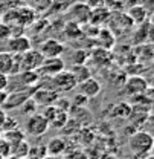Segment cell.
<instances>
[{
  "instance_id": "ffe728a7",
  "label": "cell",
  "mask_w": 154,
  "mask_h": 159,
  "mask_svg": "<svg viewBox=\"0 0 154 159\" xmlns=\"http://www.w3.org/2000/svg\"><path fill=\"white\" fill-rule=\"evenodd\" d=\"M17 75H19L20 81L24 86H34V84L38 83V80H40V74L37 70H23V72H20Z\"/></svg>"
},
{
  "instance_id": "4fadbf2b",
  "label": "cell",
  "mask_w": 154,
  "mask_h": 159,
  "mask_svg": "<svg viewBox=\"0 0 154 159\" xmlns=\"http://www.w3.org/2000/svg\"><path fill=\"white\" fill-rule=\"evenodd\" d=\"M14 11H15V20H17V25L20 26H29V25H32L34 21H35V16H37V12L35 11H32L29 6H17V8H14Z\"/></svg>"
},
{
  "instance_id": "9a60e30c",
  "label": "cell",
  "mask_w": 154,
  "mask_h": 159,
  "mask_svg": "<svg viewBox=\"0 0 154 159\" xmlns=\"http://www.w3.org/2000/svg\"><path fill=\"white\" fill-rule=\"evenodd\" d=\"M127 16L131 19V21L134 25H142L147 21V17H148V11L143 5H133L127 9Z\"/></svg>"
},
{
  "instance_id": "4dcf8cb0",
  "label": "cell",
  "mask_w": 154,
  "mask_h": 159,
  "mask_svg": "<svg viewBox=\"0 0 154 159\" xmlns=\"http://www.w3.org/2000/svg\"><path fill=\"white\" fill-rule=\"evenodd\" d=\"M5 118H6V113H5V110L0 107V129H2V124H3Z\"/></svg>"
},
{
  "instance_id": "6da1fadb",
  "label": "cell",
  "mask_w": 154,
  "mask_h": 159,
  "mask_svg": "<svg viewBox=\"0 0 154 159\" xmlns=\"http://www.w3.org/2000/svg\"><path fill=\"white\" fill-rule=\"evenodd\" d=\"M153 135L145 130L134 132L133 135H130V138L127 141V148L133 159H143L150 156L153 152Z\"/></svg>"
},
{
  "instance_id": "603a6c76",
  "label": "cell",
  "mask_w": 154,
  "mask_h": 159,
  "mask_svg": "<svg viewBox=\"0 0 154 159\" xmlns=\"http://www.w3.org/2000/svg\"><path fill=\"white\" fill-rule=\"evenodd\" d=\"M20 109L23 110V113H24V115H28V116H29V115H32V113H35V112H37L38 106L35 104V101H34L32 98H28L23 104H21V106H20Z\"/></svg>"
},
{
  "instance_id": "e0dca14e",
  "label": "cell",
  "mask_w": 154,
  "mask_h": 159,
  "mask_svg": "<svg viewBox=\"0 0 154 159\" xmlns=\"http://www.w3.org/2000/svg\"><path fill=\"white\" fill-rule=\"evenodd\" d=\"M29 150H31V144L26 139H23L17 144L11 145V156L17 159H26L29 155Z\"/></svg>"
},
{
  "instance_id": "8d00e7d4",
  "label": "cell",
  "mask_w": 154,
  "mask_h": 159,
  "mask_svg": "<svg viewBox=\"0 0 154 159\" xmlns=\"http://www.w3.org/2000/svg\"><path fill=\"white\" fill-rule=\"evenodd\" d=\"M128 159H133V158H128Z\"/></svg>"
},
{
  "instance_id": "52a82bcc",
  "label": "cell",
  "mask_w": 154,
  "mask_h": 159,
  "mask_svg": "<svg viewBox=\"0 0 154 159\" xmlns=\"http://www.w3.org/2000/svg\"><path fill=\"white\" fill-rule=\"evenodd\" d=\"M31 98L35 101V104L38 107H44V106H55V102L59 98V93L49 89V87H38L37 90L32 92Z\"/></svg>"
},
{
  "instance_id": "d6986e66",
  "label": "cell",
  "mask_w": 154,
  "mask_h": 159,
  "mask_svg": "<svg viewBox=\"0 0 154 159\" xmlns=\"http://www.w3.org/2000/svg\"><path fill=\"white\" fill-rule=\"evenodd\" d=\"M52 3L54 0H26V6H29L35 12H47Z\"/></svg>"
},
{
  "instance_id": "484cf974",
  "label": "cell",
  "mask_w": 154,
  "mask_h": 159,
  "mask_svg": "<svg viewBox=\"0 0 154 159\" xmlns=\"http://www.w3.org/2000/svg\"><path fill=\"white\" fill-rule=\"evenodd\" d=\"M57 112H58V109L55 107V106H44V109H43L41 115L47 119V122H51V121L54 119V116L57 115Z\"/></svg>"
},
{
  "instance_id": "5b68a950",
  "label": "cell",
  "mask_w": 154,
  "mask_h": 159,
  "mask_svg": "<svg viewBox=\"0 0 154 159\" xmlns=\"http://www.w3.org/2000/svg\"><path fill=\"white\" fill-rule=\"evenodd\" d=\"M148 90H150L148 81L143 77H139V75H133V77L127 78L124 83V93L128 95V97L140 95V93H145Z\"/></svg>"
},
{
  "instance_id": "f546056e",
  "label": "cell",
  "mask_w": 154,
  "mask_h": 159,
  "mask_svg": "<svg viewBox=\"0 0 154 159\" xmlns=\"http://www.w3.org/2000/svg\"><path fill=\"white\" fill-rule=\"evenodd\" d=\"M6 97H8V92H6V90H2V92H0V107L3 106V102H5Z\"/></svg>"
},
{
  "instance_id": "ba28073f",
  "label": "cell",
  "mask_w": 154,
  "mask_h": 159,
  "mask_svg": "<svg viewBox=\"0 0 154 159\" xmlns=\"http://www.w3.org/2000/svg\"><path fill=\"white\" fill-rule=\"evenodd\" d=\"M29 49H32V43H31V40L28 37H24V35H17V37L8 39L6 52H9V54L21 55V54L28 52Z\"/></svg>"
},
{
  "instance_id": "8fae6325",
  "label": "cell",
  "mask_w": 154,
  "mask_h": 159,
  "mask_svg": "<svg viewBox=\"0 0 154 159\" xmlns=\"http://www.w3.org/2000/svg\"><path fill=\"white\" fill-rule=\"evenodd\" d=\"M31 95H32V90H14L12 93H8V97L5 99L2 109H3V110L19 109L26 99L31 98Z\"/></svg>"
},
{
  "instance_id": "836d02e7",
  "label": "cell",
  "mask_w": 154,
  "mask_h": 159,
  "mask_svg": "<svg viewBox=\"0 0 154 159\" xmlns=\"http://www.w3.org/2000/svg\"><path fill=\"white\" fill-rule=\"evenodd\" d=\"M143 159H154V158H153V155H150V156H147V158H143Z\"/></svg>"
},
{
  "instance_id": "d590c367",
  "label": "cell",
  "mask_w": 154,
  "mask_h": 159,
  "mask_svg": "<svg viewBox=\"0 0 154 159\" xmlns=\"http://www.w3.org/2000/svg\"><path fill=\"white\" fill-rule=\"evenodd\" d=\"M66 159H70V158H66Z\"/></svg>"
},
{
  "instance_id": "9c48e42d",
  "label": "cell",
  "mask_w": 154,
  "mask_h": 159,
  "mask_svg": "<svg viewBox=\"0 0 154 159\" xmlns=\"http://www.w3.org/2000/svg\"><path fill=\"white\" fill-rule=\"evenodd\" d=\"M66 67H64V61L61 57H54V58H44L43 60V63H41V66L38 67V74L41 75H44V77H54V75H57L58 72H61V70H64Z\"/></svg>"
},
{
  "instance_id": "5bb4252c",
  "label": "cell",
  "mask_w": 154,
  "mask_h": 159,
  "mask_svg": "<svg viewBox=\"0 0 154 159\" xmlns=\"http://www.w3.org/2000/svg\"><path fill=\"white\" fill-rule=\"evenodd\" d=\"M110 16H112V12L108 9H105L104 6L93 8L92 12H90V21H89V25H95V26L101 28V26H104V25L108 23Z\"/></svg>"
},
{
  "instance_id": "44dd1931",
  "label": "cell",
  "mask_w": 154,
  "mask_h": 159,
  "mask_svg": "<svg viewBox=\"0 0 154 159\" xmlns=\"http://www.w3.org/2000/svg\"><path fill=\"white\" fill-rule=\"evenodd\" d=\"M2 136L6 139L11 145H14V144H17L20 141H23V139H26V135H24V132L23 130H20L19 129H14V130H8V132H3L2 133Z\"/></svg>"
},
{
  "instance_id": "8992f818",
  "label": "cell",
  "mask_w": 154,
  "mask_h": 159,
  "mask_svg": "<svg viewBox=\"0 0 154 159\" xmlns=\"http://www.w3.org/2000/svg\"><path fill=\"white\" fill-rule=\"evenodd\" d=\"M44 57L37 49H29L28 52L20 55V72L23 70H38Z\"/></svg>"
},
{
  "instance_id": "d4e9b609",
  "label": "cell",
  "mask_w": 154,
  "mask_h": 159,
  "mask_svg": "<svg viewBox=\"0 0 154 159\" xmlns=\"http://www.w3.org/2000/svg\"><path fill=\"white\" fill-rule=\"evenodd\" d=\"M0 156H3L5 159L11 158V144L3 136H0Z\"/></svg>"
},
{
  "instance_id": "30bf717a",
  "label": "cell",
  "mask_w": 154,
  "mask_h": 159,
  "mask_svg": "<svg viewBox=\"0 0 154 159\" xmlns=\"http://www.w3.org/2000/svg\"><path fill=\"white\" fill-rule=\"evenodd\" d=\"M40 54L44 58H54V57H61L64 52V44L55 39H47L40 44Z\"/></svg>"
},
{
  "instance_id": "4316f807",
  "label": "cell",
  "mask_w": 154,
  "mask_h": 159,
  "mask_svg": "<svg viewBox=\"0 0 154 159\" xmlns=\"http://www.w3.org/2000/svg\"><path fill=\"white\" fill-rule=\"evenodd\" d=\"M87 58V54L84 52V51H77L75 52V55H73V61H75V64H84V61Z\"/></svg>"
},
{
  "instance_id": "d6a6232c",
  "label": "cell",
  "mask_w": 154,
  "mask_h": 159,
  "mask_svg": "<svg viewBox=\"0 0 154 159\" xmlns=\"http://www.w3.org/2000/svg\"><path fill=\"white\" fill-rule=\"evenodd\" d=\"M75 2H81V3H87L89 0H75Z\"/></svg>"
},
{
  "instance_id": "277c9868",
  "label": "cell",
  "mask_w": 154,
  "mask_h": 159,
  "mask_svg": "<svg viewBox=\"0 0 154 159\" xmlns=\"http://www.w3.org/2000/svg\"><path fill=\"white\" fill-rule=\"evenodd\" d=\"M67 12H69V16H70L72 21H73V23H77L78 26H81V25H89L92 8H90L87 3L75 2L73 5H70V6H69Z\"/></svg>"
},
{
  "instance_id": "3957f363",
  "label": "cell",
  "mask_w": 154,
  "mask_h": 159,
  "mask_svg": "<svg viewBox=\"0 0 154 159\" xmlns=\"http://www.w3.org/2000/svg\"><path fill=\"white\" fill-rule=\"evenodd\" d=\"M49 129V122L47 119L44 118L41 113H32L29 115L26 122H24V135H29V136H43Z\"/></svg>"
},
{
  "instance_id": "83f0119b",
  "label": "cell",
  "mask_w": 154,
  "mask_h": 159,
  "mask_svg": "<svg viewBox=\"0 0 154 159\" xmlns=\"http://www.w3.org/2000/svg\"><path fill=\"white\" fill-rule=\"evenodd\" d=\"M8 86H9V78H8V75L0 72V92H2V90H6Z\"/></svg>"
},
{
  "instance_id": "2e32d148",
  "label": "cell",
  "mask_w": 154,
  "mask_h": 159,
  "mask_svg": "<svg viewBox=\"0 0 154 159\" xmlns=\"http://www.w3.org/2000/svg\"><path fill=\"white\" fill-rule=\"evenodd\" d=\"M44 147H46V153L51 155V156H55V158L63 155L66 152V148H67L66 141L63 138H52L47 142V145H44Z\"/></svg>"
},
{
  "instance_id": "ac0fdd59",
  "label": "cell",
  "mask_w": 154,
  "mask_h": 159,
  "mask_svg": "<svg viewBox=\"0 0 154 159\" xmlns=\"http://www.w3.org/2000/svg\"><path fill=\"white\" fill-rule=\"evenodd\" d=\"M70 74L73 75V78L77 81V84L86 81V80L92 78V70L86 66V64H73L70 69Z\"/></svg>"
},
{
  "instance_id": "74e56055",
  "label": "cell",
  "mask_w": 154,
  "mask_h": 159,
  "mask_svg": "<svg viewBox=\"0 0 154 159\" xmlns=\"http://www.w3.org/2000/svg\"><path fill=\"white\" fill-rule=\"evenodd\" d=\"M0 20H2V17H0Z\"/></svg>"
},
{
  "instance_id": "7402d4cb",
  "label": "cell",
  "mask_w": 154,
  "mask_h": 159,
  "mask_svg": "<svg viewBox=\"0 0 154 159\" xmlns=\"http://www.w3.org/2000/svg\"><path fill=\"white\" fill-rule=\"evenodd\" d=\"M67 119H69V113L64 112V110H59V109H58L57 115H55L54 119L49 122V125H52V127H55V129H61V127L66 125Z\"/></svg>"
},
{
  "instance_id": "f1b7e54d",
  "label": "cell",
  "mask_w": 154,
  "mask_h": 159,
  "mask_svg": "<svg viewBox=\"0 0 154 159\" xmlns=\"http://www.w3.org/2000/svg\"><path fill=\"white\" fill-rule=\"evenodd\" d=\"M73 98H75V99H73V104H82V106H84V104H86V102L89 101V99L86 98L84 95H81V93H78V95H75Z\"/></svg>"
},
{
  "instance_id": "7a4b0ae2",
  "label": "cell",
  "mask_w": 154,
  "mask_h": 159,
  "mask_svg": "<svg viewBox=\"0 0 154 159\" xmlns=\"http://www.w3.org/2000/svg\"><path fill=\"white\" fill-rule=\"evenodd\" d=\"M49 81H51L49 89L55 90V92H58V93L70 92V90L77 89V86H78L75 78H73V75L70 74V70H66V69L61 70V72H58L57 75L51 77Z\"/></svg>"
},
{
  "instance_id": "1f68e13d",
  "label": "cell",
  "mask_w": 154,
  "mask_h": 159,
  "mask_svg": "<svg viewBox=\"0 0 154 159\" xmlns=\"http://www.w3.org/2000/svg\"><path fill=\"white\" fill-rule=\"evenodd\" d=\"M41 159H58V158H55V156H51V155H46V156H43Z\"/></svg>"
},
{
  "instance_id": "7c38bea8",
  "label": "cell",
  "mask_w": 154,
  "mask_h": 159,
  "mask_svg": "<svg viewBox=\"0 0 154 159\" xmlns=\"http://www.w3.org/2000/svg\"><path fill=\"white\" fill-rule=\"evenodd\" d=\"M101 83L95 78H89L86 80V81H82V83H79L77 86L78 89V93H81V95H84L87 99L90 98H95L99 95V92H101Z\"/></svg>"
},
{
  "instance_id": "e575fe53",
  "label": "cell",
  "mask_w": 154,
  "mask_h": 159,
  "mask_svg": "<svg viewBox=\"0 0 154 159\" xmlns=\"http://www.w3.org/2000/svg\"><path fill=\"white\" fill-rule=\"evenodd\" d=\"M0 159H5V158H3V156H0Z\"/></svg>"
},
{
  "instance_id": "cb8c5ba5",
  "label": "cell",
  "mask_w": 154,
  "mask_h": 159,
  "mask_svg": "<svg viewBox=\"0 0 154 159\" xmlns=\"http://www.w3.org/2000/svg\"><path fill=\"white\" fill-rule=\"evenodd\" d=\"M14 129H19V121L15 118H12V116L6 115V118H5L3 124H2V133L8 132V130H14Z\"/></svg>"
}]
</instances>
